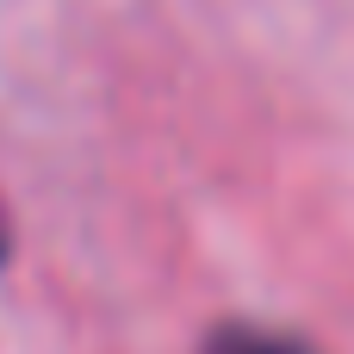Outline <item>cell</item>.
<instances>
[{
	"label": "cell",
	"instance_id": "cell-1",
	"mask_svg": "<svg viewBox=\"0 0 354 354\" xmlns=\"http://www.w3.org/2000/svg\"><path fill=\"white\" fill-rule=\"evenodd\" d=\"M205 354H299L292 342H280V336H261V330H218Z\"/></svg>",
	"mask_w": 354,
	"mask_h": 354
}]
</instances>
